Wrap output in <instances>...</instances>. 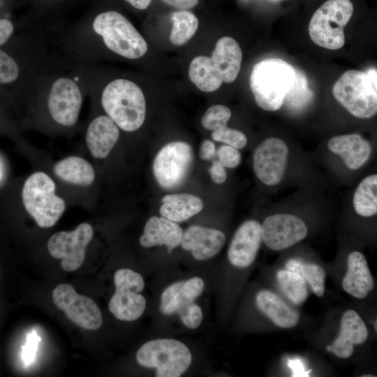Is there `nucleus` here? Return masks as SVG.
<instances>
[{
	"label": "nucleus",
	"instance_id": "a878e982",
	"mask_svg": "<svg viewBox=\"0 0 377 377\" xmlns=\"http://www.w3.org/2000/svg\"><path fill=\"white\" fill-rule=\"evenodd\" d=\"M256 304L263 313L281 328H292L299 321V313L270 290L259 291L256 296Z\"/></svg>",
	"mask_w": 377,
	"mask_h": 377
},
{
	"label": "nucleus",
	"instance_id": "7c9ffc66",
	"mask_svg": "<svg viewBox=\"0 0 377 377\" xmlns=\"http://www.w3.org/2000/svg\"><path fill=\"white\" fill-rule=\"evenodd\" d=\"M279 286L285 295L295 304L304 302L308 297L305 279L297 272L285 269L276 274Z\"/></svg>",
	"mask_w": 377,
	"mask_h": 377
},
{
	"label": "nucleus",
	"instance_id": "ddd939ff",
	"mask_svg": "<svg viewBox=\"0 0 377 377\" xmlns=\"http://www.w3.org/2000/svg\"><path fill=\"white\" fill-rule=\"evenodd\" d=\"M93 235V228L88 223L79 224L73 231L57 232L48 240V252L54 258L61 260L64 270L73 272L82 265Z\"/></svg>",
	"mask_w": 377,
	"mask_h": 377
},
{
	"label": "nucleus",
	"instance_id": "cd10ccee",
	"mask_svg": "<svg viewBox=\"0 0 377 377\" xmlns=\"http://www.w3.org/2000/svg\"><path fill=\"white\" fill-rule=\"evenodd\" d=\"M53 171L60 179L73 185L88 186L95 179L92 165L80 156H71L57 161Z\"/></svg>",
	"mask_w": 377,
	"mask_h": 377
},
{
	"label": "nucleus",
	"instance_id": "8fccbe9b",
	"mask_svg": "<svg viewBox=\"0 0 377 377\" xmlns=\"http://www.w3.org/2000/svg\"><path fill=\"white\" fill-rule=\"evenodd\" d=\"M1 171H0V178H1Z\"/></svg>",
	"mask_w": 377,
	"mask_h": 377
},
{
	"label": "nucleus",
	"instance_id": "9b49d317",
	"mask_svg": "<svg viewBox=\"0 0 377 377\" xmlns=\"http://www.w3.org/2000/svg\"><path fill=\"white\" fill-rule=\"evenodd\" d=\"M115 292L108 308L120 320L133 321L140 318L146 308V300L140 294L145 288L142 275L127 268L119 269L114 274Z\"/></svg>",
	"mask_w": 377,
	"mask_h": 377
},
{
	"label": "nucleus",
	"instance_id": "e433bc0d",
	"mask_svg": "<svg viewBox=\"0 0 377 377\" xmlns=\"http://www.w3.org/2000/svg\"><path fill=\"white\" fill-rule=\"evenodd\" d=\"M212 137L216 141L226 143L236 149L243 148L247 143L246 136L242 132L226 126L214 131Z\"/></svg>",
	"mask_w": 377,
	"mask_h": 377
},
{
	"label": "nucleus",
	"instance_id": "0eeeda50",
	"mask_svg": "<svg viewBox=\"0 0 377 377\" xmlns=\"http://www.w3.org/2000/svg\"><path fill=\"white\" fill-rule=\"evenodd\" d=\"M136 360L143 367L155 369L157 377H179L190 367L192 355L182 342L159 339L144 343L136 353Z\"/></svg>",
	"mask_w": 377,
	"mask_h": 377
},
{
	"label": "nucleus",
	"instance_id": "c85d7f7f",
	"mask_svg": "<svg viewBox=\"0 0 377 377\" xmlns=\"http://www.w3.org/2000/svg\"><path fill=\"white\" fill-rule=\"evenodd\" d=\"M191 82L201 91L211 92L218 89L223 82L216 73L211 58L198 56L193 59L188 68Z\"/></svg>",
	"mask_w": 377,
	"mask_h": 377
},
{
	"label": "nucleus",
	"instance_id": "1a4fd4ad",
	"mask_svg": "<svg viewBox=\"0 0 377 377\" xmlns=\"http://www.w3.org/2000/svg\"><path fill=\"white\" fill-rule=\"evenodd\" d=\"M376 82L371 80L367 72L349 70L336 82L333 94L353 116L367 119L377 112Z\"/></svg>",
	"mask_w": 377,
	"mask_h": 377
},
{
	"label": "nucleus",
	"instance_id": "f8f14e48",
	"mask_svg": "<svg viewBox=\"0 0 377 377\" xmlns=\"http://www.w3.org/2000/svg\"><path fill=\"white\" fill-rule=\"evenodd\" d=\"M193 162V153L189 144L182 141L169 142L154 160V175L161 187L172 189L185 181Z\"/></svg>",
	"mask_w": 377,
	"mask_h": 377
},
{
	"label": "nucleus",
	"instance_id": "79ce46f5",
	"mask_svg": "<svg viewBox=\"0 0 377 377\" xmlns=\"http://www.w3.org/2000/svg\"><path fill=\"white\" fill-rule=\"evenodd\" d=\"M165 3L180 9L186 10L195 7L198 3L199 0H162Z\"/></svg>",
	"mask_w": 377,
	"mask_h": 377
},
{
	"label": "nucleus",
	"instance_id": "2f4dec72",
	"mask_svg": "<svg viewBox=\"0 0 377 377\" xmlns=\"http://www.w3.org/2000/svg\"><path fill=\"white\" fill-rule=\"evenodd\" d=\"M173 22L170 33V42L177 46L188 42L195 34L198 27V20L189 11L181 10L172 13Z\"/></svg>",
	"mask_w": 377,
	"mask_h": 377
},
{
	"label": "nucleus",
	"instance_id": "c756f323",
	"mask_svg": "<svg viewBox=\"0 0 377 377\" xmlns=\"http://www.w3.org/2000/svg\"><path fill=\"white\" fill-rule=\"evenodd\" d=\"M353 204L357 214L372 216L377 213V175L367 176L357 186Z\"/></svg>",
	"mask_w": 377,
	"mask_h": 377
},
{
	"label": "nucleus",
	"instance_id": "393cba45",
	"mask_svg": "<svg viewBox=\"0 0 377 377\" xmlns=\"http://www.w3.org/2000/svg\"><path fill=\"white\" fill-rule=\"evenodd\" d=\"M327 146L332 153L339 155L346 165L352 170L361 168L371 154L369 142L356 133L333 137Z\"/></svg>",
	"mask_w": 377,
	"mask_h": 377
},
{
	"label": "nucleus",
	"instance_id": "de8ad7c7",
	"mask_svg": "<svg viewBox=\"0 0 377 377\" xmlns=\"http://www.w3.org/2000/svg\"><path fill=\"white\" fill-rule=\"evenodd\" d=\"M374 324H375V325H375V330L376 331V329H377V328H376V321L375 322Z\"/></svg>",
	"mask_w": 377,
	"mask_h": 377
},
{
	"label": "nucleus",
	"instance_id": "49530a36",
	"mask_svg": "<svg viewBox=\"0 0 377 377\" xmlns=\"http://www.w3.org/2000/svg\"><path fill=\"white\" fill-rule=\"evenodd\" d=\"M374 375H363L362 377H374Z\"/></svg>",
	"mask_w": 377,
	"mask_h": 377
},
{
	"label": "nucleus",
	"instance_id": "b1692460",
	"mask_svg": "<svg viewBox=\"0 0 377 377\" xmlns=\"http://www.w3.org/2000/svg\"><path fill=\"white\" fill-rule=\"evenodd\" d=\"M374 279L365 256L359 251L351 252L347 259V271L342 288L353 297L363 299L373 290Z\"/></svg>",
	"mask_w": 377,
	"mask_h": 377
},
{
	"label": "nucleus",
	"instance_id": "ea45409f",
	"mask_svg": "<svg viewBox=\"0 0 377 377\" xmlns=\"http://www.w3.org/2000/svg\"><path fill=\"white\" fill-rule=\"evenodd\" d=\"M211 178L216 184L223 183L227 178L225 167L219 161H213L212 165L209 169Z\"/></svg>",
	"mask_w": 377,
	"mask_h": 377
},
{
	"label": "nucleus",
	"instance_id": "a211bd4d",
	"mask_svg": "<svg viewBox=\"0 0 377 377\" xmlns=\"http://www.w3.org/2000/svg\"><path fill=\"white\" fill-rule=\"evenodd\" d=\"M368 335L367 327L358 313L348 309L341 318L338 336L331 346H327V350L339 357L348 358L353 353L354 346L364 343Z\"/></svg>",
	"mask_w": 377,
	"mask_h": 377
},
{
	"label": "nucleus",
	"instance_id": "c9c22d12",
	"mask_svg": "<svg viewBox=\"0 0 377 377\" xmlns=\"http://www.w3.org/2000/svg\"><path fill=\"white\" fill-rule=\"evenodd\" d=\"M10 8L0 5V47L10 43L22 31L21 25L10 15Z\"/></svg>",
	"mask_w": 377,
	"mask_h": 377
},
{
	"label": "nucleus",
	"instance_id": "dca6fc26",
	"mask_svg": "<svg viewBox=\"0 0 377 377\" xmlns=\"http://www.w3.org/2000/svg\"><path fill=\"white\" fill-rule=\"evenodd\" d=\"M262 239L272 250L290 247L307 235L305 223L298 216L289 214H276L267 216L261 225Z\"/></svg>",
	"mask_w": 377,
	"mask_h": 377
},
{
	"label": "nucleus",
	"instance_id": "4be33fe9",
	"mask_svg": "<svg viewBox=\"0 0 377 377\" xmlns=\"http://www.w3.org/2000/svg\"><path fill=\"white\" fill-rule=\"evenodd\" d=\"M210 58L216 73L223 82L235 81L240 71L242 52L234 38L229 36L221 38L216 42Z\"/></svg>",
	"mask_w": 377,
	"mask_h": 377
},
{
	"label": "nucleus",
	"instance_id": "6ab92c4d",
	"mask_svg": "<svg viewBox=\"0 0 377 377\" xmlns=\"http://www.w3.org/2000/svg\"><path fill=\"white\" fill-rule=\"evenodd\" d=\"M225 241V234L219 230L192 226L182 234L180 244L184 249L191 251L195 259L205 260L216 255Z\"/></svg>",
	"mask_w": 377,
	"mask_h": 377
},
{
	"label": "nucleus",
	"instance_id": "37998d69",
	"mask_svg": "<svg viewBox=\"0 0 377 377\" xmlns=\"http://www.w3.org/2000/svg\"><path fill=\"white\" fill-rule=\"evenodd\" d=\"M133 8L145 10L149 5L151 0H123Z\"/></svg>",
	"mask_w": 377,
	"mask_h": 377
},
{
	"label": "nucleus",
	"instance_id": "7ed1b4c3",
	"mask_svg": "<svg viewBox=\"0 0 377 377\" xmlns=\"http://www.w3.org/2000/svg\"><path fill=\"white\" fill-rule=\"evenodd\" d=\"M65 64L43 36L31 30L22 31L0 47V94L20 96L38 73Z\"/></svg>",
	"mask_w": 377,
	"mask_h": 377
},
{
	"label": "nucleus",
	"instance_id": "72a5a7b5",
	"mask_svg": "<svg viewBox=\"0 0 377 377\" xmlns=\"http://www.w3.org/2000/svg\"><path fill=\"white\" fill-rule=\"evenodd\" d=\"M313 93L310 90L305 75L296 69V78L293 86L288 91L283 104L292 110L304 108L312 100Z\"/></svg>",
	"mask_w": 377,
	"mask_h": 377
},
{
	"label": "nucleus",
	"instance_id": "09e8293b",
	"mask_svg": "<svg viewBox=\"0 0 377 377\" xmlns=\"http://www.w3.org/2000/svg\"><path fill=\"white\" fill-rule=\"evenodd\" d=\"M13 1H14L15 0H13ZM25 1H27L30 3L32 0H25Z\"/></svg>",
	"mask_w": 377,
	"mask_h": 377
},
{
	"label": "nucleus",
	"instance_id": "473e14b6",
	"mask_svg": "<svg viewBox=\"0 0 377 377\" xmlns=\"http://www.w3.org/2000/svg\"><path fill=\"white\" fill-rule=\"evenodd\" d=\"M286 269L300 274L318 297L323 296L325 271L321 266L297 259H290L286 264Z\"/></svg>",
	"mask_w": 377,
	"mask_h": 377
},
{
	"label": "nucleus",
	"instance_id": "f257e3e1",
	"mask_svg": "<svg viewBox=\"0 0 377 377\" xmlns=\"http://www.w3.org/2000/svg\"><path fill=\"white\" fill-rule=\"evenodd\" d=\"M54 50L64 59L92 62L103 50L135 60L148 45L134 25L119 11L92 8L78 20L63 24L50 37Z\"/></svg>",
	"mask_w": 377,
	"mask_h": 377
},
{
	"label": "nucleus",
	"instance_id": "412c9836",
	"mask_svg": "<svg viewBox=\"0 0 377 377\" xmlns=\"http://www.w3.org/2000/svg\"><path fill=\"white\" fill-rule=\"evenodd\" d=\"M86 0H32L25 24L44 31L63 23L64 13Z\"/></svg>",
	"mask_w": 377,
	"mask_h": 377
},
{
	"label": "nucleus",
	"instance_id": "bb28decb",
	"mask_svg": "<svg viewBox=\"0 0 377 377\" xmlns=\"http://www.w3.org/2000/svg\"><path fill=\"white\" fill-rule=\"evenodd\" d=\"M162 216L174 222H182L199 213L203 208L202 200L189 193L166 195L161 200Z\"/></svg>",
	"mask_w": 377,
	"mask_h": 377
},
{
	"label": "nucleus",
	"instance_id": "4468645a",
	"mask_svg": "<svg viewBox=\"0 0 377 377\" xmlns=\"http://www.w3.org/2000/svg\"><path fill=\"white\" fill-rule=\"evenodd\" d=\"M52 300L56 306L80 327L96 330L101 327L103 316L96 302L78 294L71 284H58L52 290Z\"/></svg>",
	"mask_w": 377,
	"mask_h": 377
},
{
	"label": "nucleus",
	"instance_id": "a19ab883",
	"mask_svg": "<svg viewBox=\"0 0 377 377\" xmlns=\"http://www.w3.org/2000/svg\"><path fill=\"white\" fill-rule=\"evenodd\" d=\"M214 144L209 140H204L200 146V156L203 160H211L216 155Z\"/></svg>",
	"mask_w": 377,
	"mask_h": 377
},
{
	"label": "nucleus",
	"instance_id": "5701e85b",
	"mask_svg": "<svg viewBox=\"0 0 377 377\" xmlns=\"http://www.w3.org/2000/svg\"><path fill=\"white\" fill-rule=\"evenodd\" d=\"M182 234V229L176 222L163 216H151L145 224L140 243L145 248L164 245L168 253H171L180 244Z\"/></svg>",
	"mask_w": 377,
	"mask_h": 377
},
{
	"label": "nucleus",
	"instance_id": "f03ea898",
	"mask_svg": "<svg viewBox=\"0 0 377 377\" xmlns=\"http://www.w3.org/2000/svg\"><path fill=\"white\" fill-rule=\"evenodd\" d=\"M86 94L85 83L69 61L38 73L20 97L27 98L51 124L71 128L78 121Z\"/></svg>",
	"mask_w": 377,
	"mask_h": 377
},
{
	"label": "nucleus",
	"instance_id": "f3484780",
	"mask_svg": "<svg viewBox=\"0 0 377 377\" xmlns=\"http://www.w3.org/2000/svg\"><path fill=\"white\" fill-rule=\"evenodd\" d=\"M260 223L248 220L236 230L228 248V256L237 267H249L255 260L262 242Z\"/></svg>",
	"mask_w": 377,
	"mask_h": 377
},
{
	"label": "nucleus",
	"instance_id": "a18cd8bd",
	"mask_svg": "<svg viewBox=\"0 0 377 377\" xmlns=\"http://www.w3.org/2000/svg\"><path fill=\"white\" fill-rule=\"evenodd\" d=\"M13 3V0H0V5L8 6L10 7Z\"/></svg>",
	"mask_w": 377,
	"mask_h": 377
},
{
	"label": "nucleus",
	"instance_id": "aec40b11",
	"mask_svg": "<svg viewBox=\"0 0 377 377\" xmlns=\"http://www.w3.org/2000/svg\"><path fill=\"white\" fill-rule=\"evenodd\" d=\"M120 135L119 128L108 115L94 117L87 125L85 132L87 147L92 156L106 158Z\"/></svg>",
	"mask_w": 377,
	"mask_h": 377
},
{
	"label": "nucleus",
	"instance_id": "2eb2a0df",
	"mask_svg": "<svg viewBox=\"0 0 377 377\" xmlns=\"http://www.w3.org/2000/svg\"><path fill=\"white\" fill-rule=\"evenodd\" d=\"M288 156V146L281 139L265 140L253 154V170L257 178L265 185L279 184L285 173Z\"/></svg>",
	"mask_w": 377,
	"mask_h": 377
},
{
	"label": "nucleus",
	"instance_id": "f704fd0d",
	"mask_svg": "<svg viewBox=\"0 0 377 377\" xmlns=\"http://www.w3.org/2000/svg\"><path fill=\"white\" fill-rule=\"evenodd\" d=\"M230 117L231 111L228 107L214 105L205 112L201 122L205 128L214 131L226 126Z\"/></svg>",
	"mask_w": 377,
	"mask_h": 377
},
{
	"label": "nucleus",
	"instance_id": "39448f33",
	"mask_svg": "<svg viewBox=\"0 0 377 377\" xmlns=\"http://www.w3.org/2000/svg\"><path fill=\"white\" fill-rule=\"evenodd\" d=\"M295 78L296 69L281 59L268 58L257 63L249 80L256 104L265 110H278Z\"/></svg>",
	"mask_w": 377,
	"mask_h": 377
},
{
	"label": "nucleus",
	"instance_id": "c03bdc74",
	"mask_svg": "<svg viewBox=\"0 0 377 377\" xmlns=\"http://www.w3.org/2000/svg\"><path fill=\"white\" fill-rule=\"evenodd\" d=\"M288 365L293 370V374H297H297H302L304 371V368L301 364V362L298 360H290L288 362Z\"/></svg>",
	"mask_w": 377,
	"mask_h": 377
},
{
	"label": "nucleus",
	"instance_id": "20e7f679",
	"mask_svg": "<svg viewBox=\"0 0 377 377\" xmlns=\"http://www.w3.org/2000/svg\"><path fill=\"white\" fill-rule=\"evenodd\" d=\"M72 63L74 70L85 83L87 94L98 95L106 115L120 129L133 132L142 126L145 119L146 101L141 88L135 82L125 77H115L102 83Z\"/></svg>",
	"mask_w": 377,
	"mask_h": 377
},
{
	"label": "nucleus",
	"instance_id": "58836bf2",
	"mask_svg": "<svg viewBox=\"0 0 377 377\" xmlns=\"http://www.w3.org/2000/svg\"><path fill=\"white\" fill-rule=\"evenodd\" d=\"M40 338L36 332L29 333L25 345L22 347V359L26 365H29L35 360L36 350Z\"/></svg>",
	"mask_w": 377,
	"mask_h": 377
},
{
	"label": "nucleus",
	"instance_id": "9d476101",
	"mask_svg": "<svg viewBox=\"0 0 377 377\" xmlns=\"http://www.w3.org/2000/svg\"><path fill=\"white\" fill-rule=\"evenodd\" d=\"M204 288L203 280L198 276L170 284L161 296V312L164 315L177 314L186 327L198 328L202 323L203 314L195 300Z\"/></svg>",
	"mask_w": 377,
	"mask_h": 377
},
{
	"label": "nucleus",
	"instance_id": "4c0bfd02",
	"mask_svg": "<svg viewBox=\"0 0 377 377\" xmlns=\"http://www.w3.org/2000/svg\"><path fill=\"white\" fill-rule=\"evenodd\" d=\"M216 154L218 156V161L224 167L235 168L240 164L241 154L239 151L230 145H222L217 149Z\"/></svg>",
	"mask_w": 377,
	"mask_h": 377
},
{
	"label": "nucleus",
	"instance_id": "423d86ee",
	"mask_svg": "<svg viewBox=\"0 0 377 377\" xmlns=\"http://www.w3.org/2000/svg\"><path fill=\"white\" fill-rule=\"evenodd\" d=\"M55 190L54 181L40 171L31 174L24 183V207L40 228L53 226L66 209L65 201L56 194Z\"/></svg>",
	"mask_w": 377,
	"mask_h": 377
},
{
	"label": "nucleus",
	"instance_id": "6e6552de",
	"mask_svg": "<svg viewBox=\"0 0 377 377\" xmlns=\"http://www.w3.org/2000/svg\"><path fill=\"white\" fill-rule=\"evenodd\" d=\"M353 13L350 0H327L313 15L309 25L311 39L329 50H338L345 43L343 29Z\"/></svg>",
	"mask_w": 377,
	"mask_h": 377
}]
</instances>
